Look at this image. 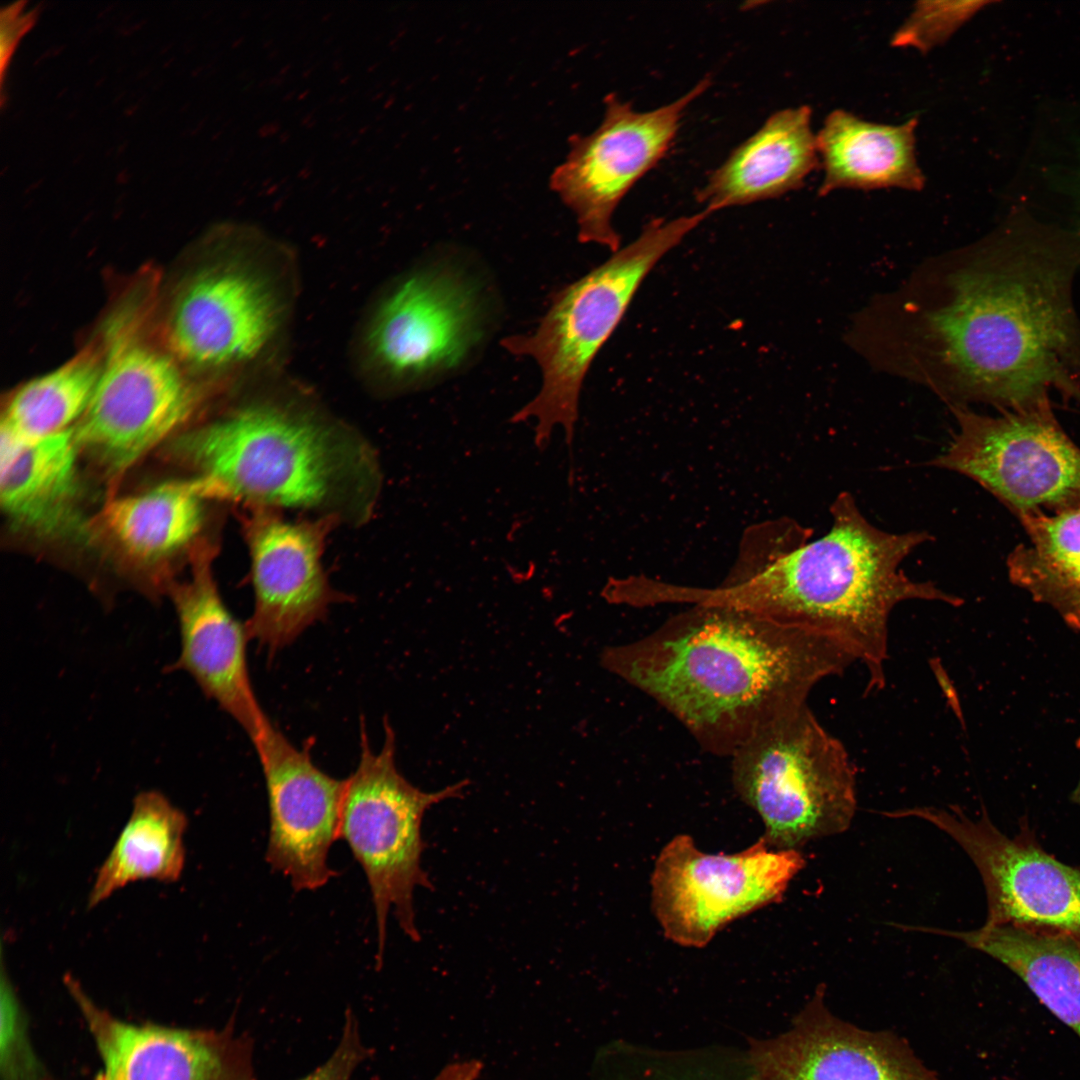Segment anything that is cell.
<instances>
[{
	"label": "cell",
	"mask_w": 1080,
	"mask_h": 1080,
	"mask_svg": "<svg viewBox=\"0 0 1080 1080\" xmlns=\"http://www.w3.org/2000/svg\"><path fill=\"white\" fill-rule=\"evenodd\" d=\"M1080 230L1016 208L983 239L925 264L854 323L855 348L952 406L1080 403L1073 285Z\"/></svg>",
	"instance_id": "cell-1"
},
{
	"label": "cell",
	"mask_w": 1080,
	"mask_h": 1080,
	"mask_svg": "<svg viewBox=\"0 0 1080 1080\" xmlns=\"http://www.w3.org/2000/svg\"><path fill=\"white\" fill-rule=\"evenodd\" d=\"M830 512V530L814 541L812 530L789 519L750 528L720 585L670 584L668 602L735 608L825 635L866 668L867 690L882 689L893 609L907 600L952 606L962 600L932 582L911 579L900 568L930 534L879 529L849 492L836 497Z\"/></svg>",
	"instance_id": "cell-2"
},
{
	"label": "cell",
	"mask_w": 1080,
	"mask_h": 1080,
	"mask_svg": "<svg viewBox=\"0 0 1080 1080\" xmlns=\"http://www.w3.org/2000/svg\"><path fill=\"white\" fill-rule=\"evenodd\" d=\"M854 662L820 633L708 605H690L600 656L603 668L658 702L702 749L729 757Z\"/></svg>",
	"instance_id": "cell-3"
},
{
	"label": "cell",
	"mask_w": 1080,
	"mask_h": 1080,
	"mask_svg": "<svg viewBox=\"0 0 1080 1080\" xmlns=\"http://www.w3.org/2000/svg\"><path fill=\"white\" fill-rule=\"evenodd\" d=\"M174 456L192 467L211 498L275 509L368 512L378 472L351 433L295 407L250 402L180 436Z\"/></svg>",
	"instance_id": "cell-4"
},
{
	"label": "cell",
	"mask_w": 1080,
	"mask_h": 1080,
	"mask_svg": "<svg viewBox=\"0 0 1080 1080\" xmlns=\"http://www.w3.org/2000/svg\"><path fill=\"white\" fill-rule=\"evenodd\" d=\"M709 215L703 209L670 220H651L635 240L558 290L533 332L502 340L507 351L534 359L541 370L538 394L510 420L515 424L536 420L534 443L538 449L544 450L552 431L562 426L571 450L579 397L591 363L621 322L646 276Z\"/></svg>",
	"instance_id": "cell-5"
},
{
	"label": "cell",
	"mask_w": 1080,
	"mask_h": 1080,
	"mask_svg": "<svg viewBox=\"0 0 1080 1080\" xmlns=\"http://www.w3.org/2000/svg\"><path fill=\"white\" fill-rule=\"evenodd\" d=\"M731 759L733 787L761 817L771 848L799 850L849 828L854 766L807 704L762 728Z\"/></svg>",
	"instance_id": "cell-6"
},
{
	"label": "cell",
	"mask_w": 1080,
	"mask_h": 1080,
	"mask_svg": "<svg viewBox=\"0 0 1080 1080\" xmlns=\"http://www.w3.org/2000/svg\"><path fill=\"white\" fill-rule=\"evenodd\" d=\"M384 735L375 753L361 725L360 758L346 779L339 829V839L348 844L371 891L378 959L385 951L391 910L404 934L414 942L420 940L414 893L418 887L433 889L421 862L422 821L428 809L462 797L469 785L465 779L433 792L417 788L397 768L395 733L387 719Z\"/></svg>",
	"instance_id": "cell-7"
},
{
	"label": "cell",
	"mask_w": 1080,
	"mask_h": 1080,
	"mask_svg": "<svg viewBox=\"0 0 1080 1080\" xmlns=\"http://www.w3.org/2000/svg\"><path fill=\"white\" fill-rule=\"evenodd\" d=\"M950 408L957 432L932 465L974 480L1018 519L1080 507V448L1051 401L996 416Z\"/></svg>",
	"instance_id": "cell-8"
},
{
	"label": "cell",
	"mask_w": 1080,
	"mask_h": 1080,
	"mask_svg": "<svg viewBox=\"0 0 1080 1080\" xmlns=\"http://www.w3.org/2000/svg\"><path fill=\"white\" fill-rule=\"evenodd\" d=\"M486 312L478 284L436 263L397 281L379 300L363 336L368 367L407 388L460 368L482 342Z\"/></svg>",
	"instance_id": "cell-9"
},
{
	"label": "cell",
	"mask_w": 1080,
	"mask_h": 1080,
	"mask_svg": "<svg viewBox=\"0 0 1080 1080\" xmlns=\"http://www.w3.org/2000/svg\"><path fill=\"white\" fill-rule=\"evenodd\" d=\"M110 328L95 392L74 433L80 450L117 478L183 426L200 397L173 358L127 317Z\"/></svg>",
	"instance_id": "cell-10"
},
{
	"label": "cell",
	"mask_w": 1080,
	"mask_h": 1080,
	"mask_svg": "<svg viewBox=\"0 0 1080 1080\" xmlns=\"http://www.w3.org/2000/svg\"><path fill=\"white\" fill-rule=\"evenodd\" d=\"M804 865L799 850L773 849L763 837L738 853L709 854L679 834L655 862L652 909L666 938L704 947L728 923L780 901Z\"/></svg>",
	"instance_id": "cell-11"
},
{
	"label": "cell",
	"mask_w": 1080,
	"mask_h": 1080,
	"mask_svg": "<svg viewBox=\"0 0 1080 1080\" xmlns=\"http://www.w3.org/2000/svg\"><path fill=\"white\" fill-rule=\"evenodd\" d=\"M711 84L705 77L673 102L637 111L616 94L606 95L600 126L569 137L570 151L555 168L550 186L576 216L578 240L620 249L612 216L630 189L669 151L687 107Z\"/></svg>",
	"instance_id": "cell-12"
},
{
	"label": "cell",
	"mask_w": 1080,
	"mask_h": 1080,
	"mask_svg": "<svg viewBox=\"0 0 1080 1080\" xmlns=\"http://www.w3.org/2000/svg\"><path fill=\"white\" fill-rule=\"evenodd\" d=\"M885 815L925 820L961 846L985 886V924L1080 937L1079 869L1058 861L1032 840L1006 836L986 814L973 820L958 808L921 807Z\"/></svg>",
	"instance_id": "cell-13"
},
{
	"label": "cell",
	"mask_w": 1080,
	"mask_h": 1080,
	"mask_svg": "<svg viewBox=\"0 0 1080 1080\" xmlns=\"http://www.w3.org/2000/svg\"><path fill=\"white\" fill-rule=\"evenodd\" d=\"M242 531L251 559L254 608L245 622L250 640L268 654L293 643L345 596L333 590L321 557L341 518L288 520L279 509L247 506Z\"/></svg>",
	"instance_id": "cell-14"
},
{
	"label": "cell",
	"mask_w": 1080,
	"mask_h": 1080,
	"mask_svg": "<svg viewBox=\"0 0 1080 1080\" xmlns=\"http://www.w3.org/2000/svg\"><path fill=\"white\" fill-rule=\"evenodd\" d=\"M95 1043L102 1068L92 1080H258L254 1040L234 1017L219 1029L124 1021L64 976Z\"/></svg>",
	"instance_id": "cell-15"
},
{
	"label": "cell",
	"mask_w": 1080,
	"mask_h": 1080,
	"mask_svg": "<svg viewBox=\"0 0 1080 1080\" xmlns=\"http://www.w3.org/2000/svg\"><path fill=\"white\" fill-rule=\"evenodd\" d=\"M284 308L272 277L252 262L212 266L178 297L168 326L170 347L201 368L250 364L278 336Z\"/></svg>",
	"instance_id": "cell-16"
},
{
	"label": "cell",
	"mask_w": 1080,
	"mask_h": 1080,
	"mask_svg": "<svg viewBox=\"0 0 1080 1080\" xmlns=\"http://www.w3.org/2000/svg\"><path fill=\"white\" fill-rule=\"evenodd\" d=\"M266 784L270 829L265 858L296 891L316 890L335 875L328 865L339 839L346 779L315 765L272 723L253 744Z\"/></svg>",
	"instance_id": "cell-17"
},
{
	"label": "cell",
	"mask_w": 1080,
	"mask_h": 1080,
	"mask_svg": "<svg viewBox=\"0 0 1080 1080\" xmlns=\"http://www.w3.org/2000/svg\"><path fill=\"white\" fill-rule=\"evenodd\" d=\"M825 994L819 986L785 1032L752 1041L750 1080H942L904 1038L843 1020Z\"/></svg>",
	"instance_id": "cell-18"
},
{
	"label": "cell",
	"mask_w": 1080,
	"mask_h": 1080,
	"mask_svg": "<svg viewBox=\"0 0 1080 1080\" xmlns=\"http://www.w3.org/2000/svg\"><path fill=\"white\" fill-rule=\"evenodd\" d=\"M191 576L169 586L176 611L180 653L166 671H184L254 744L271 724L250 679L245 623L225 605L213 576L215 546L199 541L191 551Z\"/></svg>",
	"instance_id": "cell-19"
},
{
	"label": "cell",
	"mask_w": 1080,
	"mask_h": 1080,
	"mask_svg": "<svg viewBox=\"0 0 1080 1080\" xmlns=\"http://www.w3.org/2000/svg\"><path fill=\"white\" fill-rule=\"evenodd\" d=\"M80 451L74 429L27 439L1 428L0 498L14 526L44 539L89 528L80 510Z\"/></svg>",
	"instance_id": "cell-20"
},
{
	"label": "cell",
	"mask_w": 1080,
	"mask_h": 1080,
	"mask_svg": "<svg viewBox=\"0 0 1080 1080\" xmlns=\"http://www.w3.org/2000/svg\"><path fill=\"white\" fill-rule=\"evenodd\" d=\"M811 115L807 105L773 113L711 173L697 201L713 213L798 189L818 165Z\"/></svg>",
	"instance_id": "cell-21"
},
{
	"label": "cell",
	"mask_w": 1080,
	"mask_h": 1080,
	"mask_svg": "<svg viewBox=\"0 0 1080 1080\" xmlns=\"http://www.w3.org/2000/svg\"><path fill=\"white\" fill-rule=\"evenodd\" d=\"M917 122L885 125L832 111L816 135L824 168L819 195L839 188L921 190L925 177L915 157Z\"/></svg>",
	"instance_id": "cell-22"
},
{
	"label": "cell",
	"mask_w": 1080,
	"mask_h": 1080,
	"mask_svg": "<svg viewBox=\"0 0 1080 1080\" xmlns=\"http://www.w3.org/2000/svg\"><path fill=\"white\" fill-rule=\"evenodd\" d=\"M209 492L200 478L170 480L135 495L112 496L89 523L123 556L148 565L197 544Z\"/></svg>",
	"instance_id": "cell-23"
},
{
	"label": "cell",
	"mask_w": 1080,
	"mask_h": 1080,
	"mask_svg": "<svg viewBox=\"0 0 1080 1080\" xmlns=\"http://www.w3.org/2000/svg\"><path fill=\"white\" fill-rule=\"evenodd\" d=\"M929 932L959 939L1005 965L1080 1038V937L990 924Z\"/></svg>",
	"instance_id": "cell-24"
},
{
	"label": "cell",
	"mask_w": 1080,
	"mask_h": 1080,
	"mask_svg": "<svg viewBox=\"0 0 1080 1080\" xmlns=\"http://www.w3.org/2000/svg\"><path fill=\"white\" fill-rule=\"evenodd\" d=\"M187 824L186 815L161 792L137 794L127 823L98 869L88 906L139 880L177 881L185 864Z\"/></svg>",
	"instance_id": "cell-25"
},
{
	"label": "cell",
	"mask_w": 1080,
	"mask_h": 1080,
	"mask_svg": "<svg viewBox=\"0 0 1080 1080\" xmlns=\"http://www.w3.org/2000/svg\"><path fill=\"white\" fill-rule=\"evenodd\" d=\"M1019 520L1027 541L1008 555L1011 582L1080 631V507Z\"/></svg>",
	"instance_id": "cell-26"
},
{
	"label": "cell",
	"mask_w": 1080,
	"mask_h": 1080,
	"mask_svg": "<svg viewBox=\"0 0 1080 1080\" xmlns=\"http://www.w3.org/2000/svg\"><path fill=\"white\" fill-rule=\"evenodd\" d=\"M101 367L102 359L87 350L27 382L10 399L1 428L27 439L71 430L92 400Z\"/></svg>",
	"instance_id": "cell-27"
},
{
	"label": "cell",
	"mask_w": 1080,
	"mask_h": 1080,
	"mask_svg": "<svg viewBox=\"0 0 1080 1080\" xmlns=\"http://www.w3.org/2000/svg\"><path fill=\"white\" fill-rule=\"evenodd\" d=\"M0 1041L2 1080H53L35 1053L25 1011L4 968L1 975Z\"/></svg>",
	"instance_id": "cell-28"
},
{
	"label": "cell",
	"mask_w": 1080,
	"mask_h": 1080,
	"mask_svg": "<svg viewBox=\"0 0 1080 1080\" xmlns=\"http://www.w3.org/2000/svg\"><path fill=\"white\" fill-rule=\"evenodd\" d=\"M989 1H921L895 32L892 44L926 52L946 41Z\"/></svg>",
	"instance_id": "cell-29"
},
{
	"label": "cell",
	"mask_w": 1080,
	"mask_h": 1080,
	"mask_svg": "<svg viewBox=\"0 0 1080 1080\" xmlns=\"http://www.w3.org/2000/svg\"><path fill=\"white\" fill-rule=\"evenodd\" d=\"M372 1055L365 1043L357 1016L347 1010L339 1041L329 1057L298 1080H352L358 1067Z\"/></svg>",
	"instance_id": "cell-30"
},
{
	"label": "cell",
	"mask_w": 1080,
	"mask_h": 1080,
	"mask_svg": "<svg viewBox=\"0 0 1080 1080\" xmlns=\"http://www.w3.org/2000/svg\"><path fill=\"white\" fill-rule=\"evenodd\" d=\"M35 14L25 7L24 2L13 3L2 9L0 36L1 76L21 37L33 25Z\"/></svg>",
	"instance_id": "cell-31"
},
{
	"label": "cell",
	"mask_w": 1080,
	"mask_h": 1080,
	"mask_svg": "<svg viewBox=\"0 0 1080 1080\" xmlns=\"http://www.w3.org/2000/svg\"><path fill=\"white\" fill-rule=\"evenodd\" d=\"M481 1070L477 1061H462L447 1066L434 1080H475Z\"/></svg>",
	"instance_id": "cell-32"
},
{
	"label": "cell",
	"mask_w": 1080,
	"mask_h": 1080,
	"mask_svg": "<svg viewBox=\"0 0 1080 1080\" xmlns=\"http://www.w3.org/2000/svg\"><path fill=\"white\" fill-rule=\"evenodd\" d=\"M657 1071H658L657 1074L653 1073L651 1076H648V1077L645 1076L643 1079L638 1078L637 1080H707V1079H700V1077L696 1078L694 1076H691V1077L680 1076L679 1073L678 1074L677 1073L672 1074L671 1070L666 1072V1073H663L664 1072L663 1069H659Z\"/></svg>",
	"instance_id": "cell-33"
},
{
	"label": "cell",
	"mask_w": 1080,
	"mask_h": 1080,
	"mask_svg": "<svg viewBox=\"0 0 1080 1080\" xmlns=\"http://www.w3.org/2000/svg\"><path fill=\"white\" fill-rule=\"evenodd\" d=\"M1072 800H1073V802L1080 805V780H1079L1076 788L1074 789V791L1072 793Z\"/></svg>",
	"instance_id": "cell-34"
},
{
	"label": "cell",
	"mask_w": 1080,
	"mask_h": 1080,
	"mask_svg": "<svg viewBox=\"0 0 1080 1080\" xmlns=\"http://www.w3.org/2000/svg\"><path fill=\"white\" fill-rule=\"evenodd\" d=\"M1077 190L1079 191V190H1080V188H1078ZM1078 201H1079V203H1080V192H1078ZM1077 228H1079V229H1080V225H1079V226H1078Z\"/></svg>",
	"instance_id": "cell-35"
},
{
	"label": "cell",
	"mask_w": 1080,
	"mask_h": 1080,
	"mask_svg": "<svg viewBox=\"0 0 1080 1080\" xmlns=\"http://www.w3.org/2000/svg\"><path fill=\"white\" fill-rule=\"evenodd\" d=\"M1076 745L1080 749V738L1077 740Z\"/></svg>",
	"instance_id": "cell-36"
}]
</instances>
